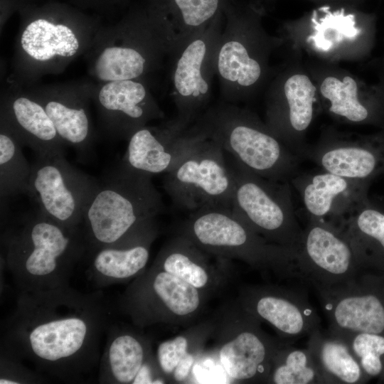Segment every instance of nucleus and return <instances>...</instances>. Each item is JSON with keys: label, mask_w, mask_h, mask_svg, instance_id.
I'll use <instances>...</instances> for the list:
<instances>
[{"label": "nucleus", "mask_w": 384, "mask_h": 384, "mask_svg": "<svg viewBox=\"0 0 384 384\" xmlns=\"http://www.w3.org/2000/svg\"><path fill=\"white\" fill-rule=\"evenodd\" d=\"M23 87L11 84L1 97L0 124L37 156L64 153L65 144L43 106Z\"/></svg>", "instance_id": "obj_21"}, {"label": "nucleus", "mask_w": 384, "mask_h": 384, "mask_svg": "<svg viewBox=\"0 0 384 384\" xmlns=\"http://www.w3.org/2000/svg\"><path fill=\"white\" fill-rule=\"evenodd\" d=\"M362 268L346 242L316 226L306 237L304 258L296 267L294 277L308 282L316 290L329 289L353 279Z\"/></svg>", "instance_id": "obj_19"}, {"label": "nucleus", "mask_w": 384, "mask_h": 384, "mask_svg": "<svg viewBox=\"0 0 384 384\" xmlns=\"http://www.w3.org/2000/svg\"><path fill=\"white\" fill-rule=\"evenodd\" d=\"M91 97L105 130L114 139L128 140L149 122L164 118L145 79L92 85Z\"/></svg>", "instance_id": "obj_15"}, {"label": "nucleus", "mask_w": 384, "mask_h": 384, "mask_svg": "<svg viewBox=\"0 0 384 384\" xmlns=\"http://www.w3.org/2000/svg\"><path fill=\"white\" fill-rule=\"evenodd\" d=\"M190 127L215 142L225 154L250 169L267 171L280 158L277 139L233 103L222 101L208 107Z\"/></svg>", "instance_id": "obj_11"}, {"label": "nucleus", "mask_w": 384, "mask_h": 384, "mask_svg": "<svg viewBox=\"0 0 384 384\" xmlns=\"http://www.w3.org/2000/svg\"><path fill=\"white\" fill-rule=\"evenodd\" d=\"M271 384H323L324 380L307 348L282 345L277 351L267 380Z\"/></svg>", "instance_id": "obj_29"}, {"label": "nucleus", "mask_w": 384, "mask_h": 384, "mask_svg": "<svg viewBox=\"0 0 384 384\" xmlns=\"http://www.w3.org/2000/svg\"><path fill=\"white\" fill-rule=\"evenodd\" d=\"M215 326L214 318L206 320L159 344L155 356L167 383H170V378L179 364L196 363L206 341L213 336Z\"/></svg>", "instance_id": "obj_27"}, {"label": "nucleus", "mask_w": 384, "mask_h": 384, "mask_svg": "<svg viewBox=\"0 0 384 384\" xmlns=\"http://www.w3.org/2000/svg\"><path fill=\"white\" fill-rule=\"evenodd\" d=\"M346 187L347 183L341 176L331 173L315 176L305 189V205L312 214L324 215L330 210L334 197Z\"/></svg>", "instance_id": "obj_34"}, {"label": "nucleus", "mask_w": 384, "mask_h": 384, "mask_svg": "<svg viewBox=\"0 0 384 384\" xmlns=\"http://www.w3.org/2000/svg\"><path fill=\"white\" fill-rule=\"evenodd\" d=\"M210 255L188 238L177 234L163 245L152 265L212 296L221 290L227 282L228 260L220 259L214 264Z\"/></svg>", "instance_id": "obj_24"}, {"label": "nucleus", "mask_w": 384, "mask_h": 384, "mask_svg": "<svg viewBox=\"0 0 384 384\" xmlns=\"http://www.w3.org/2000/svg\"><path fill=\"white\" fill-rule=\"evenodd\" d=\"M11 84L23 87L47 74L62 73L87 53L101 28L97 19L69 4H25L18 11Z\"/></svg>", "instance_id": "obj_2"}, {"label": "nucleus", "mask_w": 384, "mask_h": 384, "mask_svg": "<svg viewBox=\"0 0 384 384\" xmlns=\"http://www.w3.org/2000/svg\"><path fill=\"white\" fill-rule=\"evenodd\" d=\"M80 8H106V1L104 0H73Z\"/></svg>", "instance_id": "obj_37"}, {"label": "nucleus", "mask_w": 384, "mask_h": 384, "mask_svg": "<svg viewBox=\"0 0 384 384\" xmlns=\"http://www.w3.org/2000/svg\"><path fill=\"white\" fill-rule=\"evenodd\" d=\"M111 308L100 292L69 285L19 292L2 325L1 351L66 383H82L99 365Z\"/></svg>", "instance_id": "obj_1"}, {"label": "nucleus", "mask_w": 384, "mask_h": 384, "mask_svg": "<svg viewBox=\"0 0 384 384\" xmlns=\"http://www.w3.org/2000/svg\"><path fill=\"white\" fill-rule=\"evenodd\" d=\"M47 381L40 372L31 370L21 360L1 351L0 384L43 383Z\"/></svg>", "instance_id": "obj_35"}, {"label": "nucleus", "mask_w": 384, "mask_h": 384, "mask_svg": "<svg viewBox=\"0 0 384 384\" xmlns=\"http://www.w3.org/2000/svg\"><path fill=\"white\" fill-rule=\"evenodd\" d=\"M254 232L232 208L210 207L191 212L178 227L177 234L215 257L240 260L255 268L271 270L279 277H293L290 260Z\"/></svg>", "instance_id": "obj_7"}, {"label": "nucleus", "mask_w": 384, "mask_h": 384, "mask_svg": "<svg viewBox=\"0 0 384 384\" xmlns=\"http://www.w3.org/2000/svg\"><path fill=\"white\" fill-rule=\"evenodd\" d=\"M97 182L70 165L64 153L37 156L26 194L48 218L68 228L79 229Z\"/></svg>", "instance_id": "obj_12"}, {"label": "nucleus", "mask_w": 384, "mask_h": 384, "mask_svg": "<svg viewBox=\"0 0 384 384\" xmlns=\"http://www.w3.org/2000/svg\"><path fill=\"white\" fill-rule=\"evenodd\" d=\"M88 54V71L99 82L144 79L167 56L144 3L116 24L101 26Z\"/></svg>", "instance_id": "obj_6"}, {"label": "nucleus", "mask_w": 384, "mask_h": 384, "mask_svg": "<svg viewBox=\"0 0 384 384\" xmlns=\"http://www.w3.org/2000/svg\"><path fill=\"white\" fill-rule=\"evenodd\" d=\"M282 91L291 125L297 131L306 129L312 119L316 87L307 75L293 74L284 81Z\"/></svg>", "instance_id": "obj_31"}, {"label": "nucleus", "mask_w": 384, "mask_h": 384, "mask_svg": "<svg viewBox=\"0 0 384 384\" xmlns=\"http://www.w3.org/2000/svg\"><path fill=\"white\" fill-rule=\"evenodd\" d=\"M223 19V11L171 58L172 97L176 116L189 124L208 108Z\"/></svg>", "instance_id": "obj_13"}, {"label": "nucleus", "mask_w": 384, "mask_h": 384, "mask_svg": "<svg viewBox=\"0 0 384 384\" xmlns=\"http://www.w3.org/2000/svg\"><path fill=\"white\" fill-rule=\"evenodd\" d=\"M276 0H250V2H252L253 4L256 5L259 8L262 9L265 11V6L270 5L274 2ZM323 1H335V2H341V3H351V2H355L356 1L358 0H323Z\"/></svg>", "instance_id": "obj_38"}, {"label": "nucleus", "mask_w": 384, "mask_h": 384, "mask_svg": "<svg viewBox=\"0 0 384 384\" xmlns=\"http://www.w3.org/2000/svg\"><path fill=\"white\" fill-rule=\"evenodd\" d=\"M151 178L121 164L97 182L82 223L90 254L156 224L164 203Z\"/></svg>", "instance_id": "obj_4"}, {"label": "nucleus", "mask_w": 384, "mask_h": 384, "mask_svg": "<svg viewBox=\"0 0 384 384\" xmlns=\"http://www.w3.org/2000/svg\"><path fill=\"white\" fill-rule=\"evenodd\" d=\"M91 87V84H63L27 90L43 106L64 143L82 152L90 147L93 139L89 110Z\"/></svg>", "instance_id": "obj_20"}, {"label": "nucleus", "mask_w": 384, "mask_h": 384, "mask_svg": "<svg viewBox=\"0 0 384 384\" xmlns=\"http://www.w3.org/2000/svg\"><path fill=\"white\" fill-rule=\"evenodd\" d=\"M320 91L330 101L331 112L355 122L368 117V110L358 100V85L353 78L346 75L340 80L327 77L321 82Z\"/></svg>", "instance_id": "obj_30"}, {"label": "nucleus", "mask_w": 384, "mask_h": 384, "mask_svg": "<svg viewBox=\"0 0 384 384\" xmlns=\"http://www.w3.org/2000/svg\"><path fill=\"white\" fill-rule=\"evenodd\" d=\"M209 295L156 266L146 269L121 295L118 306L134 325H186L203 311Z\"/></svg>", "instance_id": "obj_8"}, {"label": "nucleus", "mask_w": 384, "mask_h": 384, "mask_svg": "<svg viewBox=\"0 0 384 384\" xmlns=\"http://www.w3.org/2000/svg\"><path fill=\"white\" fill-rule=\"evenodd\" d=\"M23 144L0 124V194L4 198L26 193L31 164L25 158Z\"/></svg>", "instance_id": "obj_28"}, {"label": "nucleus", "mask_w": 384, "mask_h": 384, "mask_svg": "<svg viewBox=\"0 0 384 384\" xmlns=\"http://www.w3.org/2000/svg\"><path fill=\"white\" fill-rule=\"evenodd\" d=\"M343 340L366 375L376 377L384 371V336L370 333L331 332Z\"/></svg>", "instance_id": "obj_32"}, {"label": "nucleus", "mask_w": 384, "mask_h": 384, "mask_svg": "<svg viewBox=\"0 0 384 384\" xmlns=\"http://www.w3.org/2000/svg\"><path fill=\"white\" fill-rule=\"evenodd\" d=\"M323 166L338 176L365 178L375 169L377 159L370 151L361 148H340L325 154Z\"/></svg>", "instance_id": "obj_33"}, {"label": "nucleus", "mask_w": 384, "mask_h": 384, "mask_svg": "<svg viewBox=\"0 0 384 384\" xmlns=\"http://www.w3.org/2000/svg\"><path fill=\"white\" fill-rule=\"evenodd\" d=\"M225 154L233 180V211L253 230L272 237L279 235L284 225V213L279 203L247 176L241 164Z\"/></svg>", "instance_id": "obj_25"}, {"label": "nucleus", "mask_w": 384, "mask_h": 384, "mask_svg": "<svg viewBox=\"0 0 384 384\" xmlns=\"http://www.w3.org/2000/svg\"><path fill=\"white\" fill-rule=\"evenodd\" d=\"M263 12L250 1L238 0L223 8L225 23L215 55L223 101L233 103L245 99L265 78L272 42L261 28Z\"/></svg>", "instance_id": "obj_5"}, {"label": "nucleus", "mask_w": 384, "mask_h": 384, "mask_svg": "<svg viewBox=\"0 0 384 384\" xmlns=\"http://www.w3.org/2000/svg\"><path fill=\"white\" fill-rule=\"evenodd\" d=\"M129 0H111L112 2L119 4L120 6H124L127 4Z\"/></svg>", "instance_id": "obj_39"}, {"label": "nucleus", "mask_w": 384, "mask_h": 384, "mask_svg": "<svg viewBox=\"0 0 384 384\" xmlns=\"http://www.w3.org/2000/svg\"><path fill=\"white\" fill-rule=\"evenodd\" d=\"M357 228L361 234L377 243L384 250V214L366 209L358 217Z\"/></svg>", "instance_id": "obj_36"}, {"label": "nucleus", "mask_w": 384, "mask_h": 384, "mask_svg": "<svg viewBox=\"0 0 384 384\" xmlns=\"http://www.w3.org/2000/svg\"><path fill=\"white\" fill-rule=\"evenodd\" d=\"M233 1L145 0L144 4L167 56L172 58Z\"/></svg>", "instance_id": "obj_22"}, {"label": "nucleus", "mask_w": 384, "mask_h": 384, "mask_svg": "<svg viewBox=\"0 0 384 384\" xmlns=\"http://www.w3.org/2000/svg\"><path fill=\"white\" fill-rule=\"evenodd\" d=\"M237 299L246 311L270 325L282 338L309 336L320 326V318L306 297L286 287L245 286Z\"/></svg>", "instance_id": "obj_16"}, {"label": "nucleus", "mask_w": 384, "mask_h": 384, "mask_svg": "<svg viewBox=\"0 0 384 384\" xmlns=\"http://www.w3.org/2000/svg\"><path fill=\"white\" fill-rule=\"evenodd\" d=\"M188 123L177 116L158 125H146L128 139L123 165L146 175L168 173L198 138Z\"/></svg>", "instance_id": "obj_18"}, {"label": "nucleus", "mask_w": 384, "mask_h": 384, "mask_svg": "<svg viewBox=\"0 0 384 384\" xmlns=\"http://www.w3.org/2000/svg\"><path fill=\"white\" fill-rule=\"evenodd\" d=\"M213 335L218 361L235 383H267L274 357L282 346L239 302L222 306Z\"/></svg>", "instance_id": "obj_9"}, {"label": "nucleus", "mask_w": 384, "mask_h": 384, "mask_svg": "<svg viewBox=\"0 0 384 384\" xmlns=\"http://www.w3.org/2000/svg\"><path fill=\"white\" fill-rule=\"evenodd\" d=\"M331 332L384 336V281L361 272L350 281L316 290Z\"/></svg>", "instance_id": "obj_14"}, {"label": "nucleus", "mask_w": 384, "mask_h": 384, "mask_svg": "<svg viewBox=\"0 0 384 384\" xmlns=\"http://www.w3.org/2000/svg\"><path fill=\"white\" fill-rule=\"evenodd\" d=\"M98 381L104 384L167 383L149 338L137 329L117 324H111L107 331Z\"/></svg>", "instance_id": "obj_17"}, {"label": "nucleus", "mask_w": 384, "mask_h": 384, "mask_svg": "<svg viewBox=\"0 0 384 384\" xmlns=\"http://www.w3.org/2000/svg\"><path fill=\"white\" fill-rule=\"evenodd\" d=\"M197 134L188 153L166 174L164 188L180 209L232 208L233 180L225 152L213 140Z\"/></svg>", "instance_id": "obj_10"}, {"label": "nucleus", "mask_w": 384, "mask_h": 384, "mask_svg": "<svg viewBox=\"0 0 384 384\" xmlns=\"http://www.w3.org/2000/svg\"><path fill=\"white\" fill-rule=\"evenodd\" d=\"M4 264L19 292L69 285L71 274L88 252L82 228H68L38 210L18 220L1 236Z\"/></svg>", "instance_id": "obj_3"}, {"label": "nucleus", "mask_w": 384, "mask_h": 384, "mask_svg": "<svg viewBox=\"0 0 384 384\" xmlns=\"http://www.w3.org/2000/svg\"><path fill=\"white\" fill-rule=\"evenodd\" d=\"M158 233L155 224L93 252L87 271L90 279L98 287L132 281L146 269Z\"/></svg>", "instance_id": "obj_23"}, {"label": "nucleus", "mask_w": 384, "mask_h": 384, "mask_svg": "<svg viewBox=\"0 0 384 384\" xmlns=\"http://www.w3.org/2000/svg\"><path fill=\"white\" fill-rule=\"evenodd\" d=\"M306 348L325 383L357 384L366 376L348 344L331 333L315 329Z\"/></svg>", "instance_id": "obj_26"}]
</instances>
